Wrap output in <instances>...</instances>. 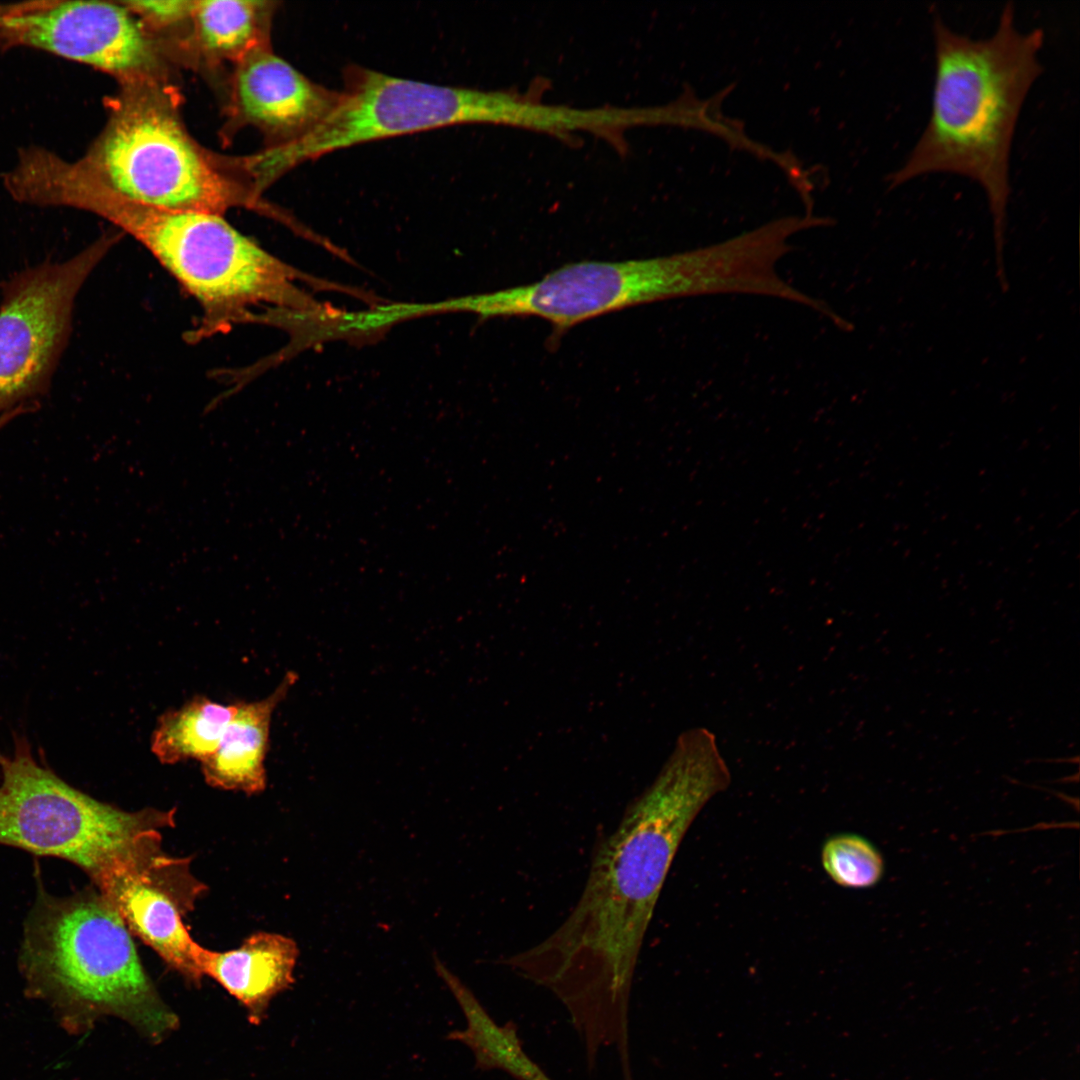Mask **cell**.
<instances>
[{
  "label": "cell",
  "instance_id": "3957f363",
  "mask_svg": "<svg viewBox=\"0 0 1080 1080\" xmlns=\"http://www.w3.org/2000/svg\"><path fill=\"white\" fill-rule=\"evenodd\" d=\"M61 204L105 218L141 243L200 305L197 342L252 323L257 308L297 309L307 296L300 274L232 227L222 215L153 207L127 199L78 167L66 175Z\"/></svg>",
  "mask_w": 1080,
  "mask_h": 1080
},
{
  "label": "cell",
  "instance_id": "52a82bcc",
  "mask_svg": "<svg viewBox=\"0 0 1080 1080\" xmlns=\"http://www.w3.org/2000/svg\"><path fill=\"white\" fill-rule=\"evenodd\" d=\"M738 263L724 243L624 261H580L541 279L454 300V309L482 318L538 317L562 333L628 307L674 298L730 294Z\"/></svg>",
  "mask_w": 1080,
  "mask_h": 1080
},
{
  "label": "cell",
  "instance_id": "9a60e30c",
  "mask_svg": "<svg viewBox=\"0 0 1080 1080\" xmlns=\"http://www.w3.org/2000/svg\"><path fill=\"white\" fill-rule=\"evenodd\" d=\"M435 969L459 1003L467 1022L464 1030L452 1031L448 1038L469 1047L476 1067L482 1071L501 1070L515 1080H552L525 1052L513 1021L497 1024L472 991L435 957Z\"/></svg>",
  "mask_w": 1080,
  "mask_h": 1080
},
{
  "label": "cell",
  "instance_id": "ba28073f",
  "mask_svg": "<svg viewBox=\"0 0 1080 1080\" xmlns=\"http://www.w3.org/2000/svg\"><path fill=\"white\" fill-rule=\"evenodd\" d=\"M115 240L103 236L65 261H45L3 283L0 415L38 408L68 343L77 294Z\"/></svg>",
  "mask_w": 1080,
  "mask_h": 1080
},
{
  "label": "cell",
  "instance_id": "ffe728a7",
  "mask_svg": "<svg viewBox=\"0 0 1080 1080\" xmlns=\"http://www.w3.org/2000/svg\"><path fill=\"white\" fill-rule=\"evenodd\" d=\"M23 4L24 3L12 4V5H10V4H8V5L7 4L6 5L0 4V22L4 18H6L8 15H10V14L14 13L15 11L19 10L23 6Z\"/></svg>",
  "mask_w": 1080,
  "mask_h": 1080
},
{
  "label": "cell",
  "instance_id": "277c9868",
  "mask_svg": "<svg viewBox=\"0 0 1080 1080\" xmlns=\"http://www.w3.org/2000/svg\"><path fill=\"white\" fill-rule=\"evenodd\" d=\"M20 963L31 985L91 1016H116L152 1043L179 1019L146 974L130 931L100 893L39 890L24 924Z\"/></svg>",
  "mask_w": 1080,
  "mask_h": 1080
},
{
  "label": "cell",
  "instance_id": "d6986e66",
  "mask_svg": "<svg viewBox=\"0 0 1080 1080\" xmlns=\"http://www.w3.org/2000/svg\"><path fill=\"white\" fill-rule=\"evenodd\" d=\"M194 1H126L122 2L133 14H140L158 24H170L189 17Z\"/></svg>",
  "mask_w": 1080,
  "mask_h": 1080
},
{
  "label": "cell",
  "instance_id": "7c38bea8",
  "mask_svg": "<svg viewBox=\"0 0 1080 1080\" xmlns=\"http://www.w3.org/2000/svg\"><path fill=\"white\" fill-rule=\"evenodd\" d=\"M338 97L339 91L311 81L267 46L240 60L234 80L239 113L271 134L275 146L311 132L333 110Z\"/></svg>",
  "mask_w": 1080,
  "mask_h": 1080
},
{
  "label": "cell",
  "instance_id": "2e32d148",
  "mask_svg": "<svg viewBox=\"0 0 1080 1080\" xmlns=\"http://www.w3.org/2000/svg\"><path fill=\"white\" fill-rule=\"evenodd\" d=\"M237 708L238 703L223 705L196 696L181 707L165 712L152 733V753L163 764L188 759L204 761L217 748Z\"/></svg>",
  "mask_w": 1080,
  "mask_h": 1080
},
{
  "label": "cell",
  "instance_id": "30bf717a",
  "mask_svg": "<svg viewBox=\"0 0 1080 1080\" xmlns=\"http://www.w3.org/2000/svg\"><path fill=\"white\" fill-rule=\"evenodd\" d=\"M0 37L92 66L124 82L154 79L155 49L121 2L25 3L0 22Z\"/></svg>",
  "mask_w": 1080,
  "mask_h": 1080
},
{
  "label": "cell",
  "instance_id": "44dd1931",
  "mask_svg": "<svg viewBox=\"0 0 1080 1080\" xmlns=\"http://www.w3.org/2000/svg\"><path fill=\"white\" fill-rule=\"evenodd\" d=\"M19 415H22V414L18 413V412H13V413H7V414L0 415V428H2L4 425H6L12 419H14L15 417H17Z\"/></svg>",
  "mask_w": 1080,
  "mask_h": 1080
},
{
  "label": "cell",
  "instance_id": "7a4b0ae2",
  "mask_svg": "<svg viewBox=\"0 0 1080 1080\" xmlns=\"http://www.w3.org/2000/svg\"><path fill=\"white\" fill-rule=\"evenodd\" d=\"M932 29L930 116L888 183L895 187L926 173L953 172L980 184L993 220L997 276L1003 280L1012 139L1026 95L1043 70L1038 56L1045 33L1041 27L1019 29L1012 2L1005 4L986 38L957 32L938 14Z\"/></svg>",
  "mask_w": 1080,
  "mask_h": 1080
},
{
  "label": "cell",
  "instance_id": "5bb4252c",
  "mask_svg": "<svg viewBox=\"0 0 1080 1080\" xmlns=\"http://www.w3.org/2000/svg\"><path fill=\"white\" fill-rule=\"evenodd\" d=\"M288 672L267 697L238 708L215 751L201 762L206 783L215 788L257 794L266 788L265 760L272 715L296 682Z\"/></svg>",
  "mask_w": 1080,
  "mask_h": 1080
},
{
  "label": "cell",
  "instance_id": "8fae6325",
  "mask_svg": "<svg viewBox=\"0 0 1080 1080\" xmlns=\"http://www.w3.org/2000/svg\"><path fill=\"white\" fill-rule=\"evenodd\" d=\"M160 842L118 862L94 883L131 933L198 984L204 977L203 947L192 939L183 917L205 887L191 875L185 859L163 854Z\"/></svg>",
  "mask_w": 1080,
  "mask_h": 1080
},
{
  "label": "cell",
  "instance_id": "9c48e42d",
  "mask_svg": "<svg viewBox=\"0 0 1080 1080\" xmlns=\"http://www.w3.org/2000/svg\"><path fill=\"white\" fill-rule=\"evenodd\" d=\"M486 90L398 78L352 65L333 110L302 138L278 146L280 173L310 159L374 140L458 124H484Z\"/></svg>",
  "mask_w": 1080,
  "mask_h": 1080
},
{
  "label": "cell",
  "instance_id": "ac0fdd59",
  "mask_svg": "<svg viewBox=\"0 0 1080 1080\" xmlns=\"http://www.w3.org/2000/svg\"><path fill=\"white\" fill-rule=\"evenodd\" d=\"M821 862L828 876L845 888H869L884 873L879 850L866 838L853 833L830 837L823 845Z\"/></svg>",
  "mask_w": 1080,
  "mask_h": 1080
},
{
  "label": "cell",
  "instance_id": "6da1fadb",
  "mask_svg": "<svg viewBox=\"0 0 1080 1080\" xmlns=\"http://www.w3.org/2000/svg\"><path fill=\"white\" fill-rule=\"evenodd\" d=\"M729 783L713 745L678 739L654 781L595 847L568 917L542 941L499 960L558 998L588 1056L629 1051L633 979L661 889L692 822Z\"/></svg>",
  "mask_w": 1080,
  "mask_h": 1080
},
{
  "label": "cell",
  "instance_id": "5b68a950",
  "mask_svg": "<svg viewBox=\"0 0 1080 1080\" xmlns=\"http://www.w3.org/2000/svg\"><path fill=\"white\" fill-rule=\"evenodd\" d=\"M76 164L117 194L153 207L218 215L236 207L276 213L219 171L155 79L125 82L102 134Z\"/></svg>",
  "mask_w": 1080,
  "mask_h": 1080
},
{
  "label": "cell",
  "instance_id": "8992f818",
  "mask_svg": "<svg viewBox=\"0 0 1080 1080\" xmlns=\"http://www.w3.org/2000/svg\"><path fill=\"white\" fill-rule=\"evenodd\" d=\"M16 734L0 750V844L66 860L95 882L118 862L161 839L174 810L127 812L69 785Z\"/></svg>",
  "mask_w": 1080,
  "mask_h": 1080
},
{
  "label": "cell",
  "instance_id": "e0dca14e",
  "mask_svg": "<svg viewBox=\"0 0 1080 1080\" xmlns=\"http://www.w3.org/2000/svg\"><path fill=\"white\" fill-rule=\"evenodd\" d=\"M265 2L194 1L190 18L202 46L216 56L242 60L263 41Z\"/></svg>",
  "mask_w": 1080,
  "mask_h": 1080
},
{
  "label": "cell",
  "instance_id": "4fadbf2b",
  "mask_svg": "<svg viewBox=\"0 0 1080 1080\" xmlns=\"http://www.w3.org/2000/svg\"><path fill=\"white\" fill-rule=\"evenodd\" d=\"M297 956L292 939L257 932L236 949L203 948L200 968L203 976L213 978L245 1007L251 1023L259 1024L270 1000L293 983Z\"/></svg>",
  "mask_w": 1080,
  "mask_h": 1080
}]
</instances>
